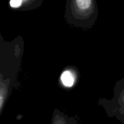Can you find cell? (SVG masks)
<instances>
[{"label": "cell", "instance_id": "6da1fadb", "mask_svg": "<svg viewBox=\"0 0 124 124\" xmlns=\"http://www.w3.org/2000/svg\"><path fill=\"white\" fill-rule=\"evenodd\" d=\"M123 111H124V78L117 83L113 105V112L115 115Z\"/></svg>", "mask_w": 124, "mask_h": 124}, {"label": "cell", "instance_id": "52a82bcc", "mask_svg": "<svg viewBox=\"0 0 124 124\" xmlns=\"http://www.w3.org/2000/svg\"><path fill=\"white\" fill-rule=\"evenodd\" d=\"M116 116H117V119L119 120H120L122 123L124 124V111H123V112L117 113L116 114Z\"/></svg>", "mask_w": 124, "mask_h": 124}, {"label": "cell", "instance_id": "5b68a950", "mask_svg": "<svg viewBox=\"0 0 124 124\" xmlns=\"http://www.w3.org/2000/svg\"><path fill=\"white\" fill-rule=\"evenodd\" d=\"M25 1H21V0H12L10 1L9 4L10 7L12 8H18V7H21Z\"/></svg>", "mask_w": 124, "mask_h": 124}, {"label": "cell", "instance_id": "277c9868", "mask_svg": "<svg viewBox=\"0 0 124 124\" xmlns=\"http://www.w3.org/2000/svg\"><path fill=\"white\" fill-rule=\"evenodd\" d=\"M6 93V89L4 86L0 87V110L3 105L4 101V97Z\"/></svg>", "mask_w": 124, "mask_h": 124}, {"label": "cell", "instance_id": "8992f818", "mask_svg": "<svg viewBox=\"0 0 124 124\" xmlns=\"http://www.w3.org/2000/svg\"><path fill=\"white\" fill-rule=\"evenodd\" d=\"M52 124H68L64 117L60 116H56L53 120Z\"/></svg>", "mask_w": 124, "mask_h": 124}, {"label": "cell", "instance_id": "7a4b0ae2", "mask_svg": "<svg viewBox=\"0 0 124 124\" xmlns=\"http://www.w3.org/2000/svg\"><path fill=\"white\" fill-rule=\"evenodd\" d=\"M73 4L74 8L80 15H88L93 8V1L90 0H77L73 1Z\"/></svg>", "mask_w": 124, "mask_h": 124}, {"label": "cell", "instance_id": "3957f363", "mask_svg": "<svg viewBox=\"0 0 124 124\" xmlns=\"http://www.w3.org/2000/svg\"><path fill=\"white\" fill-rule=\"evenodd\" d=\"M75 76L71 71L66 70L64 71L61 76V80L65 87H71L73 85L75 82Z\"/></svg>", "mask_w": 124, "mask_h": 124}]
</instances>
